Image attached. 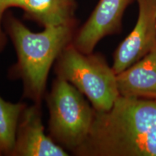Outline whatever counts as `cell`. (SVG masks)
I'll use <instances>...</instances> for the list:
<instances>
[{"instance_id":"cell-6","label":"cell","mask_w":156,"mask_h":156,"mask_svg":"<svg viewBox=\"0 0 156 156\" xmlns=\"http://www.w3.org/2000/svg\"><path fill=\"white\" fill-rule=\"evenodd\" d=\"M133 1L99 0L87 20L75 32L72 44L83 53H92L103 38L120 32L124 12Z\"/></svg>"},{"instance_id":"cell-3","label":"cell","mask_w":156,"mask_h":156,"mask_svg":"<svg viewBox=\"0 0 156 156\" xmlns=\"http://www.w3.org/2000/svg\"><path fill=\"white\" fill-rule=\"evenodd\" d=\"M54 72L83 93L96 112L109 110L119 96L116 74L104 57L83 53L72 43L58 56Z\"/></svg>"},{"instance_id":"cell-10","label":"cell","mask_w":156,"mask_h":156,"mask_svg":"<svg viewBox=\"0 0 156 156\" xmlns=\"http://www.w3.org/2000/svg\"><path fill=\"white\" fill-rule=\"evenodd\" d=\"M26 105L5 101L0 95V156L12 153L22 112Z\"/></svg>"},{"instance_id":"cell-7","label":"cell","mask_w":156,"mask_h":156,"mask_svg":"<svg viewBox=\"0 0 156 156\" xmlns=\"http://www.w3.org/2000/svg\"><path fill=\"white\" fill-rule=\"evenodd\" d=\"M68 152L46 135L42 123L41 106H26L17 126L11 156H67Z\"/></svg>"},{"instance_id":"cell-4","label":"cell","mask_w":156,"mask_h":156,"mask_svg":"<svg viewBox=\"0 0 156 156\" xmlns=\"http://www.w3.org/2000/svg\"><path fill=\"white\" fill-rule=\"evenodd\" d=\"M84 96L69 82L56 77L47 98L51 137L73 153L87 140L94 118L95 109Z\"/></svg>"},{"instance_id":"cell-5","label":"cell","mask_w":156,"mask_h":156,"mask_svg":"<svg viewBox=\"0 0 156 156\" xmlns=\"http://www.w3.org/2000/svg\"><path fill=\"white\" fill-rule=\"evenodd\" d=\"M136 2V24L114 54L112 69L116 75L147 55L156 45V0Z\"/></svg>"},{"instance_id":"cell-1","label":"cell","mask_w":156,"mask_h":156,"mask_svg":"<svg viewBox=\"0 0 156 156\" xmlns=\"http://www.w3.org/2000/svg\"><path fill=\"white\" fill-rule=\"evenodd\" d=\"M80 156H156V100L119 96L96 112Z\"/></svg>"},{"instance_id":"cell-2","label":"cell","mask_w":156,"mask_h":156,"mask_svg":"<svg viewBox=\"0 0 156 156\" xmlns=\"http://www.w3.org/2000/svg\"><path fill=\"white\" fill-rule=\"evenodd\" d=\"M76 25L44 28L35 33L11 14L5 15L3 28L17 54V62L9 70V77L20 79L23 95L41 106L49 71L58 56L73 41Z\"/></svg>"},{"instance_id":"cell-9","label":"cell","mask_w":156,"mask_h":156,"mask_svg":"<svg viewBox=\"0 0 156 156\" xmlns=\"http://www.w3.org/2000/svg\"><path fill=\"white\" fill-rule=\"evenodd\" d=\"M75 0H26L20 9L44 28L76 25Z\"/></svg>"},{"instance_id":"cell-11","label":"cell","mask_w":156,"mask_h":156,"mask_svg":"<svg viewBox=\"0 0 156 156\" xmlns=\"http://www.w3.org/2000/svg\"><path fill=\"white\" fill-rule=\"evenodd\" d=\"M6 1L7 0H0V53L5 49L7 42V36L3 28V20L7 11Z\"/></svg>"},{"instance_id":"cell-8","label":"cell","mask_w":156,"mask_h":156,"mask_svg":"<svg viewBox=\"0 0 156 156\" xmlns=\"http://www.w3.org/2000/svg\"><path fill=\"white\" fill-rule=\"evenodd\" d=\"M119 95L156 100V45L141 59L116 75Z\"/></svg>"}]
</instances>
